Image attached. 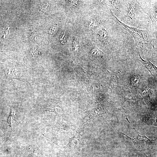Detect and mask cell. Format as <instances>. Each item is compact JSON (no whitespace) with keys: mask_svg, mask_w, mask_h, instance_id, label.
<instances>
[{"mask_svg":"<svg viewBox=\"0 0 157 157\" xmlns=\"http://www.w3.org/2000/svg\"><path fill=\"white\" fill-rule=\"evenodd\" d=\"M92 55L97 57H102L104 56L103 52L98 48L94 47L90 52Z\"/></svg>","mask_w":157,"mask_h":157,"instance_id":"10","label":"cell"},{"mask_svg":"<svg viewBox=\"0 0 157 157\" xmlns=\"http://www.w3.org/2000/svg\"><path fill=\"white\" fill-rule=\"evenodd\" d=\"M119 1L114 0L108 1V2L110 3L109 6L113 10L118 9L119 8Z\"/></svg>","mask_w":157,"mask_h":157,"instance_id":"12","label":"cell"},{"mask_svg":"<svg viewBox=\"0 0 157 157\" xmlns=\"http://www.w3.org/2000/svg\"><path fill=\"white\" fill-rule=\"evenodd\" d=\"M76 132L74 135L69 139L68 144L64 147L66 151H70L74 150L78 145L80 141V136L79 132Z\"/></svg>","mask_w":157,"mask_h":157,"instance_id":"4","label":"cell"},{"mask_svg":"<svg viewBox=\"0 0 157 157\" xmlns=\"http://www.w3.org/2000/svg\"><path fill=\"white\" fill-rule=\"evenodd\" d=\"M71 7H78L80 6V3L77 1H69Z\"/></svg>","mask_w":157,"mask_h":157,"instance_id":"17","label":"cell"},{"mask_svg":"<svg viewBox=\"0 0 157 157\" xmlns=\"http://www.w3.org/2000/svg\"><path fill=\"white\" fill-rule=\"evenodd\" d=\"M58 29L59 26L58 25L56 24L53 25L51 27L49 33L51 35H54L56 33Z\"/></svg>","mask_w":157,"mask_h":157,"instance_id":"14","label":"cell"},{"mask_svg":"<svg viewBox=\"0 0 157 157\" xmlns=\"http://www.w3.org/2000/svg\"><path fill=\"white\" fill-rule=\"evenodd\" d=\"M110 76V86L112 88L116 87L118 83V74L121 72V70H119L117 72H110L107 70Z\"/></svg>","mask_w":157,"mask_h":157,"instance_id":"6","label":"cell"},{"mask_svg":"<svg viewBox=\"0 0 157 157\" xmlns=\"http://www.w3.org/2000/svg\"><path fill=\"white\" fill-rule=\"evenodd\" d=\"M8 74L11 78L26 81L29 80V78L25 72L18 68H13L9 70Z\"/></svg>","mask_w":157,"mask_h":157,"instance_id":"2","label":"cell"},{"mask_svg":"<svg viewBox=\"0 0 157 157\" xmlns=\"http://www.w3.org/2000/svg\"><path fill=\"white\" fill-rule=\"evenodd\" d=\"M114 20L122 27L129 32L133 36L136 46L143 47L147 44L149 41V33L146 30H141L129 26L119 20L110 10Z\"/></svg>","mask_w":157,"mask_h":157,"instance_id":"1","label":"cell"},{"mask_svg":"<svg viewBox=\"0 0 157 157\" xmlns=\"http://www.w3.org/2000/svg\"><path fill=\"white\" fill-rule=\"evenodd\" d=\"M138 60L144 65L154 78L157 80V68L156 66L151 63L149 60L147 61L144 60L141 58L139 52Z\"/></svg>","mask_w":157,"mask_h":157,"instance_id":"5","label":"cell"},{"mask_svg":"<svg viewBox=\"0 0 157 157\" xmlns=\"http://www.w3.org/2000/svg\"><path fill=\"white\" fill-rule=\"evenodd\" d=\"M73 49L75 51L78 50L79 48V45L78 40L77 38L75 39L73 43Z\"/></svg>","mask_w":157,"mask_h":157,"instance_id":"15","label":"cell"},{"mask_svg":"<svg viewBox=\"0 0 157 157\" xmlns=\"http://www.w3.org/2000/svg\"><path fill=\"white\" fill-rule=\"evenodd\" d=\"M98 35L101 42L105 43L108 42V33L106 30L104 29L100 30L98 31Z\"/></svg>","mask_w":157,"mask_h":157,"instance_id":"8","label":"cell"},{"mask_svg":"<svg viewBox=\"0 0 157 157\" xmlns=\"http://www.w3.org/2000/svg\"><path fill=\"white\" fill-rule=\"evenodd\" d=\"M16 116L15 110L11 108V113L8 120V124L11 127L12 124L16 121Z\"/></svg>","mask_w":157,"mask_h":157,"instance_id":"11","label":"cell"},{"mask_svg":"<svg viewBox=\"0 0 157 157\" xmlns=\"http://www.w3.org/2000/svg\"><path fill=\"white\" fill-rule=\"evenodd\" d=\"M128 6L126 17L131 20L135 18L138 10H139L141 7L137 3L136 1H128Z\"/></svg>","mask_w":157,"mask_h":157,"instance_id":"3","label":"cell"},{"mask_svg":"<svg viewBox=\"0 0 157 157\" xmlns=\"http://www.w3.org/2000/svg\"><path fill=\"white\" fill-rule=\"evenodd\" d=\"M140 119L143 122L148 125H154L155 121L151 116L149 115H140Z\"/></svg>","mask_w":157,"mask_h":157,"instance_id":"9","label":"cell"},{"mask_svg":"<svg viewBox=\"0 0 157 157\" xmlns=\"http://www.w3.org/2000/svg\"><path fill=\"white\" fill-rule=\"evenodd\" d=\"M140 157H149L147 156L144 153H143V154H141L140 155Z\"/></svg>","mask_w":157,"mask_h":157,"instance_id":"18","label":"cell"},{"mask_svg":"<svg viewBox=\"0 0 157 157\" xmlns=\"http://www.w3.org/2000/svg\"><path fill=\"white\" fill-rule=\"evenodd\" d=\"M66 38L65 32L64 31L62 33L60 38V40L61 44H64L66 41Z\"/></svg>","mask_w":157,"mask_h":157,"instance_id":"16","label":"cell"},{"mask_svg":"<svg viewBox=\"0 0 157 157\" xmlns=\"http://www.w3.org/2000/svg\"><path fill=\"white\" fill-rule=\"evenodd\" d=\"M99 24V22L97 19H92L90 22L89 27L90 30H92L95 27L98 26Z\"/></svg>","mask_w":157,"mask_h":157,"instance_id":"13","label":"cell"},{"mask_svg":"<svg viewBox=\"0 0 157 157\" xmlns=\"http://www.w3.org/2000/svg\"><path fill=\"white\" fill-rule=\"evenodd\" d=\"M146 12L151 18L153 24H157V4H156L154 8L148 9Z\"/></svg>","mask_w":157,"mask_h":157,"instance_id":"7","label":"cell"}]
</instances>
